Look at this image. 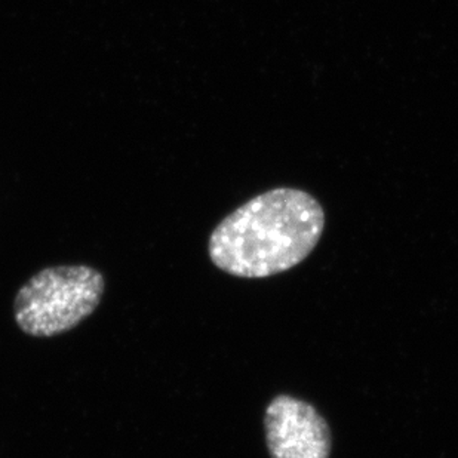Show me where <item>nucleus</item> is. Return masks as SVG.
<instances>
[{
  "mask_svg": "<svg viewBox=\"0 0 458 458\" xmlns=\"http://www.w3.org/2000/svg\"><path fill=\"white\" fill-rule=\"evenodd\" d=\"M325 229L322 205L310 193L277 187L248 200L216 225L208 243L216 267L261 279L299 266Z\"/></svg>",
  "mask_w": 458,
  "mask_h": 458,
  "instance_id": "f257e3e1",
  "label": "nucleus"
},
{
  "mask_svg": "<svg viewBox=\"0 0 458 458\" xmlns=\"http://www.w3.org/2000/svg\"><path fill=\"white\" fill-rule=\"evenodd\" d=\"M104 291V275L91 266L47 267L18 290L13 318L30 337H56L89 318L100 306Z\"/></svg>",
  "mask_w": 458,
  "mask_h": 458,
  "instance_id": "f03ea898",
  "label": "nucleus"
},
{
  "mask_svg": "<svg viewBox=\"0 0 458 458\" xmlns=\"http://www.w3.org/2000/svg\"><path fill=\"white\" fill-rule=\"evenodd\" d=\"M268 454L272 458H329L331 430L324 417L301 399L281 394L264 415Z\"/></svg>",
  "mask_w": 458,
  "mask_h": 458,
  "instance_id": "7ed1b4c3",
  "label": "nucleus"
}]
</instances>
